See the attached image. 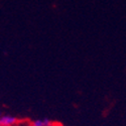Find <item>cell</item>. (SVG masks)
<instances>
[{
	"label": "cell",
	"instance_id": "obj_1",
	"mask_svg": "<svg viewBox=\"0 0 126 126\" xmlns=\"http://www.w3.org/2000/svg\"><path fill=\"white\" fill-rule=\"evenodd\" d=\"M18 122V119L10 114H2L0 116V126H13L16 125Z\"/></svg>",
	"mask_w": 126,
	"mask_h": 126
},
{
	"label": "cell",
	"instance_id": "obj_2",
	"mask_svg": "<svg viewBox=\"0 0 126 126\" xmlns=\"http://www.w3.org/2000/svg\"><path fill=\"white\" fill-rule=\"evenodd\" d=\"M52 124V122L47 119V118H44V119H35L31 122L30 126H50Z\"/></svg>",
	"mask_w": 126,
	"mask_h": 126
},
{
	"label": "cell",
	"instance_id": "obj_3",
	"mask_svg": "<svg viewBox=\"0 0 126 126\" xmlns=\"http://www.w3.org/2000/svg\"><path fill=\"white\" fill-rule=\"evenodd\" d=\"M0 116H2V111L0 110Z\"/></svg>",
	"mask_w": 126,
	"mask_h": 126
},
{
	"label": "cell",
	"instance_id": "obj_4",
	"mask_svg": "<svg viewBox=\"0 0 126 126\" xmlns=\"http://www.w3.org/2000/svg\"><path fill=\"white\" fill-rule=\"evenodd\" d=\"M13 126H20V125H17V124H16V125H13Z\"/></svg>",
	"mask_w": 126,
	"mask_h": 126
},
{
	"label": "cell",
	"instance_id": "obj_5",
	"mask_svg": "<svg viewBox=\"0 0 126 126\" xmlns=\"http://www.w3.org/2000/svg\"><path fill=\"white\" fill-rule=\"evenodd\" d=\"M59 126H60V125H59Z\"/></svg>",
	"mask_w": 126,
	"mask_h": 126
}]
</instances>
